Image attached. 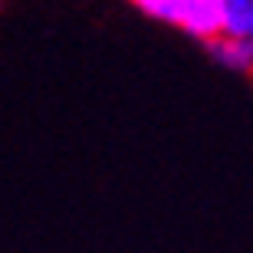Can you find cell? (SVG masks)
Segmentation results:
<instances>
[{
  "instance_id": "4",
  "label": "cell",
  "mask_w": 253,
  "mask_h": 253,
  "mask_svg": "<svg viewBox=\"0 0 253 253\" xmlns=\"http://www.w3.org/2000/svg\"><path fill=\"white\" fill-rule=\"evenodd\" d=\"M135 10H141L145 17L151 20H161V23H171L178 27V10H181V0H128Z\"/></svg>"
},
{
  "instance_id": "5",
  "label": "cell",
  "mask_w": 253,
  "mask_h": 253,
  "mask_svg": "<svg viewBox=\"0 0 253 253\" xmlns=\"http://www.w3.org/2000/svg\"><path fill=\"white\" fill-rule=\"evenodd\" d=\"M250 43H253V37H250Z\"/></svg>"
},
{
  "instance_id": "2",
  "label": "cell",
  "mask_w": 253,
  "mask_h": 253,
  "mask_svg": "<svg viewBox=\"0 0 253 253\" xmlns=\"http://www.w3.org/2000/svg\"><path fill=\"white\" fill-rule=\"evenodd\" d=\"M207 53L224 66V69H234V73H253V43L240 37H214L211 43H204Z\"/></svg>"
},
{
  "instance_id": "1",
  "label": "cell",
  "mask_w": 253,
  "mask_h": 253,
  "mask_svg": "<svg viewBox=\"0 0 253 253\" xmlns=\"http://www.w3.org/2000/svg\"><path fill=\"white\" fill-rule=\"evenodd\" d=\"M178 30L201 43L220 37V0H181Z\"/></svg>"
},
{
  "instance_id": "3",
  "label": "cell",
  "mask_w": 253,
  "mask_h": 253,
  "mask_svg": "<svg viewBox=\"0 0 253 253\" xmlns=\"http://www.w3.org/2000/svg\"><path fill=\"white\" fill-rule=\"evenodd\" d=\"M220 33L224 37H253V0H220Z\"/></svg>"
}]
</instances>
